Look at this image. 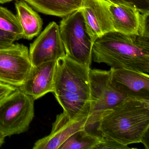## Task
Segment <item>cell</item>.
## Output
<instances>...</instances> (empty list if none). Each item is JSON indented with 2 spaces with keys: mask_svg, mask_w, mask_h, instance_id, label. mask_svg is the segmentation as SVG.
I'll return each instance as SVG.
<instances>
[{
  "mask_svg": "<svg viewBox=\"0 0 149 149\" xmlns=\"http://www.w3.org/2000/svg\"><path fill=\"white\" fill-rule=\"evenodd\" d=\"M97 130L105 138L123 145L143 143L149 149L145 138L149 128V100L126 98L106 111Z\"/></svg>",
  "mask_w": 149,
  "mask_h": 149,
  "instance_id": "obj_1",
  "label": "cell"
},
{
  "mask_svg": "<svg viewBox=\"0 0 149 149\" xmlns=\"http://www.w3.org/2000/svg\"><path fill=\"white\" fill-rule=\"evenodd\" d=\"M92 54L94 61L97 63L149 74V35L111 31L95 41Z\"/></svg>",
  "mask_w": 149,
  "mask_h": 149,
  "instance_id": "obj_2",
  "label": "cell"
},
{
  "mask_svg": "<svg viewBox=\"0 0 149 149\" xmlns=\"http://www.w3.org/2000/svg\"><path fill=\"white\" fill-rule=\"evenodd\" d=\"M90 69L66 55L56 61L53 93L69 118L89 116Z\"/></svg>",
  "mask_w": 149,
  "mask_h": 149,
  "instance_id": "obj_3",
  "label": "cell"
},
{
  "mask_svg": "<svg viewBox=\"0 0 149 149\" xmlns=\"http://www.w3.org/2000/svg\"><path fill=\"white\" fill-rule=\"evenodd\" d=\"M59 29L66 56L90 68L93 42L87 32L81 9L63 17Z\"/></svg>",
  "mask_w": 149,
  "mask_h": 149,
  "instance_id": "obj_4",
  "label": "cell"
},
{
  "mask_svg": "<svg viewBox=\"0 0 149 149\" xmlns=\"http://www.w3.org/2000/svg\"><path fill=\"white\" fill-rule=\"evenodd\" d=\"M34 117V100L17 88L0 103V132L5 137L26 132Z\"/></svg>",
  "mask_w": 149,
  "mask_h": 149,
  "instance_id": "obj_5",
  "label": "cell"
},
{
  "mask_svg": "<svg viewBox=\"0 0 149 149\" xmlns=\"http://www.w3.org/2000/svg\"><path fill=\"white\" fill-rule=\"evenodd\" d=\"M90 109L89 124L97 123L106 111L113 109L125 99L111 84V71L90 69Z\"/></svg>",
  "mask_w": 149,
  "mask_h": 149,
  "instance_id": "obj_6",
  "label": "cell"
},
{
  "mask_svg": "<svg viewBox=\"0 0 149 149\" xmlns=\"http://www.w3.org/2000/svg\"><path fill=\"white\" fill-rule=\"evenodd\" d=\"M33 68L26 46L14 43L0 48V81L19 88Z\"/></svg>",
  "mask_w": 149,
  "mask_h": 149,
  "instance_id": "obj_7",
  "label": "cell"
},
{
  "mask_svg": "<svg viewBox=\"0 0 149 149\" xmlns=\"http://www.w3.org/2000/svg\"><path fill=\"white\" fill-rule=\"evenodd\" d=\"M29 56L33 67L44 63L56 61L66 55L60 35L59 26L50 22L30 44Z\"/></svg>",
  "mask_w": 149,
  "mask_h": 149,
  "instance_id": "obj_8",
  "label": "cell"
},
{
  "mask_svg": "<svg viewBox=\"0 0 149 149\" xmlns=\"http://www.w3.org/2000/svg\"><path fill=\"white\" fill-rule=\"evenodd\" d=\"M114 31L127 35H149V12L110 3Z\"/></svg>",
  "mask_w": 149,
  "mask_h": 149,
  "instance_id": "obj_9",
  "label": "cell"
},
{
  "mask_svg": "<svg viewBox=\"0 0 149 149\" xmlns=\"http://www.w3.org/2000/svg\"><path fill=\"white\" fill-rule=\"evenodd\" d=\"M109 4L106 0H82L80 9L93 43L97 38L114 31Z\"/></svg>",
  "mask_w": 149,
  "mask_h": 149,
  "instance_id": "obj_10",
  "label": "cell"
},
{
  "mask_svg": "<svg viewBox=\"0 0 149 149\" xmlns=\"http://www.w3.org/2000/svg\"><path fill=\"white\" fill-rule=\"evenodd\" d=\"M111 81L125 98L149 100V75L124 68H111Z\"/></svg>",
  "mask_w": 149,
  "mask_h": 149,
  "instance_id": "obj_11",
  "label": "cell"
},
{
  "mask_svg": "<svg viewBox=\"0 0 149 149\" xmlns=\"http://www.w3.org/2000/svg\"><path fill=\"white\" fill-rule=\"evenodd\" d=\"M89 116L70 118L63 112L56 116L49 135L36 141L33 149H59L74 133L89 126Z\"/></svg>",
  "mask_w": 149,
  "mask_h": 149,
  "instance_id": "obj_12",
  "label": "cell"
},
{
  "mask_svg": "<svg viewBox=\"0 0 149 149\" xmlns=\"http://www.w3.org/2000/svg\"><path fill=\"white\" fill-rule=\"evenodd\" d=\"M56 61L44 63L33 67L24 84L19 88L34 100L54 92Z\"/></svg>",
  "mask_w": 149,
  "mask_h": 149,
  "instance_id": "obj_13",
  "label": "cell"
},
{
  "mask_svg": "<svg viewBox=\"0 0 149 149\" xmlns=\"http://www.w3.org/2000/svg\"><path fill=\"white\" fill-rule=\"evenodd\" d=\"M16 17L23 31V38L31 40L40 34L43 21L40 16L23 0L15 2Z\"/></svg>",
  "mask_w": 149,
  "mask_h": 149,
  "instance_id": "obj_14",
  "label": "cell"
},
{
  "mask_svg": "<svg viewBox=\"0 0 149 149\" xmlns=\"http://www.w3.org/2000/svg\"><path fill=\"white\" fill-rule=\"evenodd\" d=\"M33 9L47 15L63 17L81 8L78 0H23Z\"/></svg>",
  "mask_w": 149,
  "mask_h": 149,
  "instance_id": "obj_15",
  "label": "cell"
},
{
  "mask_svg": "<svg viewBox=\"0 0 149 149\" xmlns=\"http://www.w3.org/2000/svg\"><path fill=\"white\" fill-rule=\"evenodd\" d=\"M101 136L86 130H81L74 133L60 146L59 149H96Z\"/></svg>",
  "mask_w": 149,
  "mask_h": 149,
  "instance_id": "obj_16",
  "label": "cell"
},
{
  "mask_svg": "<svg viewBox=\"0 0 149 149\" xmlns=\"http://www.w3.org/2000/svg\"><path fill=\"white\" fill-rule=\"evenodd\" d=\"M0 29L13 33L23 38L22 29L16 15L1 6H0Z\"/></svg>",
  "mask_w": 149,
  "mask_h": 149,
  "instance_id": "obj_17",
  "label": "cell"
},
{
  "mask_svg": "<svg viewBox=\"0 0 149 149\" xmlns=\"http://www.w3.org/2000/svg\"><path fill=\"white\" fill-rule=\"evenodd\" d=\"M110 3L136 8L143 12H149V0H106Z\"/></svg>",
  "mask_w": 149,
  "mask_h": 149,
  "instance_id": "obj_18",
  "label": "cell"
},
{
  "mask_svg": "<svg viewBox=\"0 0 149 149\" xmlns=\"http://www.w3.org/2000/svg\"><path fill=\"white\" fill-rule=\"evenodd\" d=\"M20 39L21 37L15 34L0 29V48L12 46L15 42Z\"/></svg>",
  "mask_w": 149,
  "mask_h": 149,
  "instance_id": "obj_19",
  "label": "cell"
},
{
  "mask_svg": "<svg viewBox=\"0 0 149 149\" xmlns=\"http://www.w3.org/2000/svg\"><path fill=\"white\" fill-rule=\"evenodd\" d=\"M130 149V147L126 146L123 145L115 141H112L101 136L100 143L97 146L96 149Z\"/></svg>",
  "mask_w": 149,
  "mask_h": 149,
  "instance_id": "obj_20",
  "label": "cell"
},
{
  "mask_svg": "<svg viewBox=\"0 0 149 149\" xmlns=\"http://www.w3.org/2000/svg\"><path fill=\"white\" fill-rule=\"evenodd\" d=\"M17 88L10 84L0 81V103L10 94L15 91Z\"/></svg>",
  "mask_w": 149,
  "mask_h": 149,
  "instance_id": "obj_21",
  "label": "cell"
},
{
  "mask_svg": "<svg viewBox=\"0 0 149 149\" xmlns=\"http://www.w3.org/2000/svg\"><path fill=\"white\" fill-rule=\"evenodd\" d=\"M6 137L0 132V147H1L5 143Z\"/></svg>",
  "mask_w": 149,
  "mask_h": 149,
  "instance_id": "obj_22",
  "label": "cell"
},
{
  "mask_svg": "<svg viewBox=\"0 0 149 149\" xmlns=\"http://www.w3.org/2000/svg\"><path fill=\"white\" fill-rule=\"evenodd\" d=\"M13 0H0V4H5L13 1Z\"/></svg>",
  "mask_w": 149,
  "mask_h": 149,
  "instance_id": "obj_23",
  "label": "cell"
},
{
  "mask_svg": "<svg viewBox=\"0 0 149 149\" xmlns=\"http://www.w3.org/2000/svg\"><path fill=\"white\" fill-rule=\"evenodd\" d=\"M79 1H81V2L82 0H78Z\"/></svg>",
  "mask_w": 149,
  "mask_h": 149,
  "instance_id": "obj_24",
  "label": "cell"
}]
</instances>
